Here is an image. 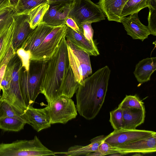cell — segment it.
<instances>
[{
	"label": "cell",
	"instance_id": "obj_1",
	"mask_svg": "<svg viewBox=\"0 0 156 156\" xmlns=\"http://www.w3.org/2000/svg\"><path fill=\"white\" fill-rule=\"evenodd\" d=\"M111 70L106 66L86 78L76 92L77 111L87 120L94 118L104 102Z\"/></svg>",
	"mask_w": 156,
	"mask_h": 156
},
{
	"label": "cell",
	"instance_id": "obj_2",
	"mask_svg": "<svg viewBox=\"0 0 156 156\" xmlns=\"http://www.w3.org/2000/svg\"><path fill=\"white\" fill-rule=\"evenodd\" d=\"M70 67L66 36L51 58L47 61L40 87L50 104L62 95V89L67 72Z\"/></svg>",
	"mask_w": 156,
	"mask_h": 156
},
{
	"label": "cell",
	"instance_id": "obj_3",
	"mask_svg": "<svg viewBox=\"0 0 156 156\" xmlns=\"http://www.w3.org/2000/svg\"><path fill=\"white\" fill-rule=\"evenodd\" d=\"M47 61L30 60L28 70L22 66L20 69V89L27 107L33 106L36 98L41 93V84Z\"/></svg>",
	"mask_w": 156,
	"mask_h": 156
},
{
	"label": "cell",
	"instance_id": "obj_4",
	"mask_svg": "<svg viewBox=\"0 0 156 156\" xmlns=\"http://www.w3.org/2000/svg\"><path fill=\"white\" fill-rule=\"evenodd\" d=\"M55 152L44 146L35 136L30 140H17L10 143H0V156H47Z\"/></svg>",
	"mask_w": 156,
	"mask_h": 156
},
{
	"label": "cell",
	"instance_id": "obj_5",
	"mask_svg": "<svg viewBox=\"0 0 156 156\" xmlns=\"http://www.w3.org/2000/svg\"><path fill=\"white\" fill-rule=\"evenodd\" d=\"M12 69L9 88L2 94L0 101H5L9 104L22 115L24 116L26 106L21 94L19 82V72L22 66L21 59L16 53L11 58Z\"/></svg>",
	"mask_w": 156,
	"mask_h": 156
},
{
	"label": "cell",
	"instance_id": "obj_6",
	"mask_svg": "<svg viewBox=\"0 0 156 156\" xmlns=\"http://www.w3.org/2000/svg\"><path fill=\"white\" fill-rule=\"evenodd\" d=\"M68 16L75 21L79 27L83 23H96L105 19L98 5L90 0H73Z\"/></svg>",
	"mask_w": 156,
	"mask_h": 156
},
{
	"label": "cell",
	"instance_id": "obj_7",
	"mask_svg": "<svg viewBox=\"0 0 156 156\" xmlns=\"http://www.w3.org/2000/svg\"><path fill=\"white\" fill-rule=\"evenodd\" d=\"M68 58L76 81L80 84L92 73L90 55L66 40Z\"/></svg>",
	"mask_w": 156,
	"mask_h": 156
},
{
	"label": "cell",
	"instance_id": "obj_8",
	"mask_svg": "<svg viewBox=\"0 0 156 156\" xmlns=\"http://www.w3.org/2000/svg\"><path fill=\"white\" fill-rule=\"evenodd\" d=\"M67 31L66 24L54 27L41 45L31 53L30 60H48L58 48Z\"/></svg>",
	"mask_w": 156,
	"mask_h": 156
},
{
	"label": "cell",
	"instance_id": "obj_9",
	"mask_svg": "<svg viewBox=\"0 0 156 156\" xmlns=\"http://www.w3.org/2000/svg\"><path fill=\"white\" fill-rule=\"evenodd\" d=\"M51 124L56 123L65 124L75 119L77 110L71 98L62 95L46 107Z\"/></svg>",
	"mask_w": 156,
	"mask_h": 156
},
{
	"label": "cell",
	"instance_id": "obj_10",
	"mask_svg": "<svg viewBox=\"0 0 156 156\" xmlns=\"http://www.w3.org/2000/svg\"><path fill=\"white\" fill-rule=\"evenodd\" d=\"M153 131L141 129H122L114 130L106 136L104 140L113 147L135 140L146 138L154 134Z\"/></svg>",
	"mask_w": 156,
	"mask_h": 156
},
{
	"label": "cell",
	"instance_id": "obj_11",
	"mask_svg": "<svg viewBox=\"0 0 156 156\" xmlns=\"http://www.w3.org/2000/svg\"><path fill=\"white\" fill-rule=\"evenodd\" d=\"M113 147L117 152L124 155L132 153L146 154L155 152L156 151V134Z\"/></svg>",
	"mask_w": 156,
	"mask_h": 156
},
{
	"label": "cell",
	"instance_id": "obj_12",
	"mask_svg": "<svg viewBox=\"0 0 156 156\" xmlns=\"http://www.w3.org/2000/svg\"><path fill=\"white\" fill-rule=\"evenodd\" d=\"M71 4L54 3L49 5L41 23L55 27L65 24Z\"/></svg>",
	"mask_w": 156,
	"mask_h": 156
},
{
	"label": "cell",
	"instance_id": "obj_13",
	"mask_svg": "<svg viewBox=\"0 0 156 156\" xmlns=\"http://www.w3.org/2000/svg\"><path fill=\"white\" fill-rule=\"evenodd\" d=\"M14 27L12 45L14 51L20 48L30 33L33 30L30 26V19L28 14L13 16Z\"/></svg>",
	"mask_w": 156,
	"mask_h": 156
},
{
	"label": "cell",
	"instance_id": "obj_14",
	"mask_svg": "<svg viewBox=\"0 0 156 156\" xmlns=\"http://www.w3.org/2000/svg\"><path fill=\"white\" fill-rule=\"evenodd\" d=\"M24 115L27 124L37 132L51 126L50 118L46 107L37 108L32 106H28Z\"/></svg>",
	"mask_w": 156,
	"mask_h": 156
},
{
	"label": "cell",
	"instance_id": "obj_15",
	"mask_svg": "<svg viewBox=\"0 0 156 156\" xmlns=\"http://www.w3.org/2000/svg\"><path fill=\"white\" fill-rule=\"evenodd\" d=\"M138 13H133L123 17L121 23L128 35L133 39H139L143 41L148 38L151 33L148 27L140 22Z\"/></svg>",
	"mask_w": 156,
	"mask_h": 156
},
{
	"label": "cell",
	"instance_id": "obj_16",
	"mask_svg": "<svg viewBox=\"0 0 156 156\" xmlns=\"http://www.w3.org/2000/svg\"><path fill=\"white\" fill-rule=\"evenodd\" d=\"M53 27L40 23L30 33L21 48L31 53L41 45Z\"/></svg>",
	"mask_w": 156,
	"mask_h": 156
},
{
	"label": "cell",
	"instance_id": "obj_17",
	"mask_svg": "<svg viewBox=\"0 0 156 156\" xmlns=\"http://www.w3.org/2000/svg\"><path fill=\"white\" fill-rule=\"evenodd\" d=\"M66 38L76 48L86 52L90 55L97 56L100 54L95 44L92 43L87 40L83 31L78 33L67 26Z\"/></svg>",
	"mask_w": 156,
	"mask_h": 156
},
{
	"label": "cell",
	"instance_id": "obj_18",
	"mask_svg": "<svg viewBox=\"0 0 156 156\" xmlns=\"http://www.w3.org/2000/svg\"><path fill=\"white\" fill-rule=\"evenodd\" d=\"M128 0H99L97 3L108 20L121 23L122 11Z\"/></svg>",
	"mask_w": 156,
	"mask_h": 156
},
{
	"label": "cell",
	"instance_id": "obj_19",
	"mask_svg": "<svg viewBox=\"0 0 156 156\" xmlns=\"http://www.w3.org/2000/svg\"><path fill=\"white\" fill-rule=\"evenodd\" d=\"M122 129H134L143 123L145 117V111L135 108H123Z\"/></svg>",
	"mask_w": 156,
	"mask_h": 156
},
{
	"label": "cell",
	"instance_id": "obj_20",
	"mask_svg": "<svg viewBox=\"0 0 156 156\" xmlns=\"http://www.w3.org/2000/svg\"><path fill=\"white\" fill-rule=\"evenodd\" d=\"M156 69V57L147 58L136 64L133 73L138 82L143 83L150 80Z\"/></svg>",
	"mask_w": 156,
	"mask_h": 156
},
{
	"label": "cell",
	"instance_id": "obj_21",
	"mask_svg": "<svg viewBox=\"0 0 156 156\" xmlns=\"http://www.w3.org/2000/svg\"><path fill=\"white\" fill-rule=\"evenodd\" d=\"M106 136L101 135L94 137L90 140L89 144L82 146L75 145L71 147L67 151L55 152L56 154H63L65 156H73L86 155L98 150L99 146L105 139Z\"/></svg>",
	"mask_w": 156,
	"mask_h": 156
},
{
	"label": "cell",
	"instance_id": "obj_22",
	"mask_svg": "<svg viewBox=\"0 0 156 156\" xmlns=\"http://www.w3.org/2000/svg\"><path fill=\"white\" fill-rule=\"evenodd\" d=\"M14 27V19L10 24L0 28V67L8 51L12 46Z\"/></svg>",
	"mask_w": 156,
	"mask_h": 156
},
{
	"label": "cell",
	"instance_id": "obj_23",
	"mask_svg": "<svg viewBox=\"0 0 156 156\" xmlns=\"http://www.w3.org/2000/svg\"><path fill=\"white\" fill-rule=\"evenodd\" d=\"M49 5L45 2L40 4L32 9L28 13L30 19V26L35 29L41 23L44 16L48 9Z\"/></svg>",
	"mask_w": 156,
	"mask_h": 156
},
{
	"label": "cell",
	"instance_id": "obj_24",
	"mask_svg": "<svg viewBox=\"0 0 156 156\" xmlns=\"http://www.w3.org/2000/svg\"><path fill=\"white\" fill-rule=\"evenodd\" d=\"M26 124L24 121L14 117L0 118V129L4 131H20L23 129Z\"/></svg>",
	"mask_w": 156,
	"mask_h": 156
},
{
	"label": "cell",
	"instance_id": "obj_25",
	"mask_svg": "<svg viewBox=\"0 0 156 156\" xmlns=\"http://www.w3.org/2000/svg\"><path fill=\"white\" fill-rule=\"evenodd\" d=\"M79 84L76 81L70 66L63 83L62 89V95L71 98L76 92Z\"/></svg>",
	"mask_w": 156,
	"mask_h": 156
},
{
	"label": "cell",
	"instance_id": "obj_26",
	"mask_svg": "<svg viewBox=\"0 0 156 156\" xmlns=\"http://www.w3.org/2000/svg\"><path fill=\"white\" fill-rule=\"evenodd\" d=\"M47 2L48 0H19L14 10L13 16L28 14L32 9L37 5Z\"/></svg>",
	"mask_w": 156,
	"mask_h": 156
},
{
	"label": "cell",
	"instance_id": "obj_27",
	"mask_svg": "<svg viewBox=\"0 0 156 156\" xmlns=\"http://www.w3.org/2000/svg\"><path fill=\"white\" fill-rule=\"evenodd\" d=\"M147 7V0H128L122 11V16L123 18L131 14L138 13Z\"/></svg>",
	"mask_w": 156,
	"mask_h": 156
},
{
	"label": "cell",
	"instance_id": "obj_28",
	"mask_svg": "<svg viewBox=\"0 0 156 156\" xmlns=\"http://www.w3.org/2000/svg\"><path fill=\"white\" fill-rule=\"evenodd\" d=\"M5 117L18 118L27 124L25 117L20 114L9 104L5 101H0V118Z\"/></svg>",
	"mask_w": 156,
	"mask_h": 156
},
{
	"label": "cell",
	"instance_id": "obj_29",
	"mask_svg": "<svg viewBox=\"0 0 156 156\" xmlns=\"http://www.w3.org/2000/svg\"><path fill=\"white\" fill-rule=\"evenodd\" d=\"M118 107L122 108H130L145 110L143 102L136 95H126Z\"/></svg>",
	"mask_w": 156,
	"mask_h": 156
},
{
	"label": "cell",
	"instance_id": "obj_30",
	"mask_svg": "<svg viewBox=\"0 0 156 156\" xmlns=\"http://www.w3.org/2000/svg\"><path fill=\"white\" fill-rule=\"evenodd\" d=\"M109 122L114 129L117 130L122 128L123 110L120 107H118L116 109L110 112Z\"/></svg>",
	"mask_w": 156,
	"mask_h": 156
},
{
	"label": "cell",
	"instance_id": "obj_31",
	"mask_svg": "<svg viewBox=\"0 0 156 156\" xmlns=\"http://www.w3.org/2000/svg\"><path fill=\"white\" fill-rule=\"evenodd\" d=\"M14 9L11 6L0 11V28L11 24L14 20Z\"/></svg>",
	"mask_w": 156,
	"mask_h": 156
},
{
	"label": "cell",
	"instance_id": "obj_32",
	"mask_svg": "<svg viewBox=\"0 0 156 156\" xmlns=\"http://www.w3.org/2000/svg\"><path fill=\"white\" fill-rule=\"evenodd\" d=\"M11 69L12 64L10 59L7 64L4 76L1 82V88L2 91V94L6 93L9 89Z\"/></svg>",
	"mask_w": 156,
	"mask_h": 156
},
{
	"label": "cell",
	"instance_id": "obj_33",
	"mask_svg": "<svg viewBox=\"0 0 156 156\" xmlns=\"http://www.w3.org/2000/svg\"><path fill=\"white\" fill-rule=\"evenodd\" d=\"M16 53L21 60L22 66L28 70L31 58L30 51L20 48L17 50Z\"/></svg>",
	"mask_w": 156,
	"mask_h": 156
},
{
	"label": "cell",
	"instance_id": "obj_34",
	"mask_svg": "<svg viewBox=\"0 0 156 156\" xmlns=\"http://www.w3.org/2000/svg\"><path fill=\"white\" fill-rule=\"evenodd\" d=\"M149 12L148 16L147 26L151 34L156 35V9L148 7Z\"/></svg>",
	"mask_w": 156,
	"mask_h": 156
},
{
	"label": "cell",
	"instance_id": "obj_35",
	"mask_svg": "<svg viewBox=\"0 0 156 156\" xmlns=\"http://www.w3.org/2000/svg\"><path fill=\"white\" fill-rule=\"evenodd\" d=\"M91 23H85L82 24L79 28L83 31L85 38L93 44H95L94 41V30L91 26Z\"/></svg>",
	"mask_w": 156,
	"mask_h": 156
},
{
	"label": "cell",
	"instance_id": "obj_36",
	"mask_svg": "<svg viewBox=\"0 0 156 156\" xmlns=\"http://www.w3.org/2000/svg\"><path fill=\"white\" fill-rule=\"evenodd\" d=\"M98 151L102 154V156L117 152L114 149L113 147L104 140L99 145Z\"/></svg>",
	"mask_w": 156,
	"mask_h": 156
},
{
	"label": "cell",
	"instance_id": "obj_37",
	"mask_svg": "<svg viewBox=\"0 0 156 156\" xmlns=\"http://www.w3.org/2000/svg\"><path fill=\"white\" fill-rule=\"evenodd\" d=\"M65 24L78 33L83 31L80 28L75 21L71 17L68 16L66 18L65 20Z\"/></svg>",
	"mask_w": 156,
	"mask_h": 156
},
{
	"label": "cell",
	"instance_id": "obj_38",
	"mask_svg": "<svg viewBox=\"0 0 156 156\" xmlns=\"http://www.w3.org/2000/svg\"><path fill=\"white\" fill-rule=\"evenodd\" d=\"M73 0H48L49 5L54 3L71 4Z\"/></svg>",
	"mask_w": 156,
	"mask_h": 156
},
{
	"label": "cell",
	"instance_id": "obj_39",
	"mask_svg": "<svg viewBox=\"0 0 156 156\" xmlns=\"http://www.w3.org/2000/svg\"><path fill=\"white\" fill-rule=\"evenodd\" d=\"M10 6L9 0H0V11L5 8Z\"/></svg>",
	"mask_w": 156,
	"mask_h": 156
},
{
	"label": "cell",
	"instance_id": "obj_40",
	"mask_svg": "<svg viewBox=\"0 0 156 156\" xmlns=\"http://www.w3.org/2000/svg\"><path fill=\"white\" fill-rule=\"evenodd\" d=\"M147 7L156 9V0H147Z\"/></svg>",
	"mask_w": 156,
	"mask_h": 156
},
{
	"label": "cell",
	"instance_id": "obj_41",
	"mask_svg": "<svg viewBox=\"0 0 156 156\" xmlns=\"http://www.w3.org/2000/svg\"><path fill=\"white\" fill-rule=\"evenodd\" d=\"M19 0H9L10 6L14 10Z\"/></svg>",
	"mask_w": 156,
	"mask_h": 156
},
{
	"label": "cell",
	"instance_id": "obj_42",
	"mask_svg": "<svg viewBox=\"0 0 156 156\" xmlns=\"http://www.w3.org/2000/svg\"><path fill=\"white\" fill-rule=\"evenodd\" d=\"M124 155L121 153H119V152L115 153L112 154H111L109 155H110V156H122V155Z\"/></svg>",
	"mask_w": 156,
	"mask_h": 156
}]
</instances>
